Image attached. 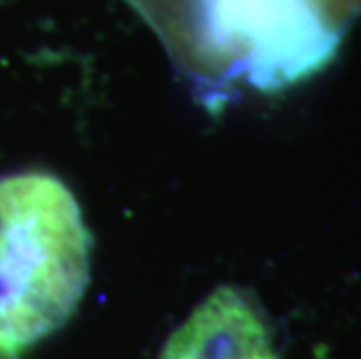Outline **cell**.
Segmentation results:
<instances>
[{
    "instance_id": "6da1fadb",
    "label": "cell",
    "mask_w": 361,
    "mask_h": 359,
    "mask_svg": "<svg viewBox=\"0 0 361 359\" xmlns=\"http://www.w3.org/2000/svg\"><path fill=\"white\" fill-rule=\"evenodd\" d=\"M91 276L78 198L49 173L0 178V346L17 353L61 329Z\"/></svg>"
},
{
    "instance_id": "7a4b0ae2",
    "label": "cell",
    "mask_w": 361,
    "mask_h": 359,
    "mask_svg": "<svg viewBox=\"0 0 361 359\" xmlns=\"http://www.w3.org/2000/svg\"><path fill=\"white\" fill-rule=\"evenodd\" d=\"M194 14L207 71L266 94L324 71L341 47V26L314 0H194Z\"/></svg>"
},
{
    "instance_id": "3957f363",
    "label": "cell",
    "mask_w": 361,
    "mask_h": 359,
    "mask_svg": "<svg viewBox=\"0 0 361 359\" xmlns=\"http://www.w3.org/2000/svg\"><path fill=\"white\" fill-rule=\"evenodd\" d=\"M159 359H280L261 305L233 285L212 289L168 336Z\"/></svg>"
},
{
    "instance_id": "277c9868",
    "label": "cell",
    "mask_w": 361,
    "mask_h": 359,
    "mask_svg": "<svg viewBox=\"0 0 361 359\" xmlns=\"http://www.w3.org/2000/svg\"><path fill=\"white\" fill-rule=\"evenodd\" d=\"M0 359H17V355H14V350L0 346Z\"/></svg>"
}]
</instances>
